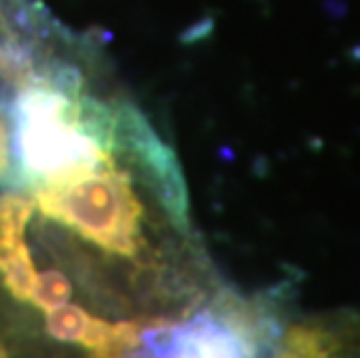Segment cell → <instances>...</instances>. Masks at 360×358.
<instances>
[{
    "instance_id": "cell-8",
    "label": "cell",
    "mask_w": 360,
    "mask_h": 358,
    "mask_svg": "<svg viewBox=\"0 0 360 358\" xmlns=\"http://www.w3.org/2000/svg\"><path fill=\"white\" fill-rule=\"evenodd\" d=\"M0 358H7V356H5V354H3V352H0Z\"/></svg>"
},
{
    "instance_id": "cell-6",
    "label": "cell",
    "mask_w": 360,
    "mask_h": 358,
    "mask_svg": "<svg viewBox=\"0 0 360 358\" xmlns=\"http://www.w3.org/2000/svg\"><path fill=\"white\" fill-rule=\"evenodd\" d=\"M33 200L19 193L0 198V281L14 298L30 302L35 263L26 242V226L33 217Z\"/></svg>"
},
{
    "instance_id": "cell-1",
    "label": "cell",
    "mask_w": 360,
    "mask_h": 358,
    "mask_svg": "<svg viewBox=\"0 0 360 358\" xmlns=\"http://www.w3.org/2000/svg\"><path fill=\"white\" fill-rule=\"evenodd\" d=\"M117 108L82 94L70 72L28 82L10 108L17 181L30 188L114 154Z\"/></svg>"
},
{
    "instance_id": "cell-2",
    "label": "cell",
    "mask_w": 360,
    "mask_h": 358,
    "mask_svg": "<svg viewBox=\"0 0 360 358\" xmlns=\"http://www.w3.org/2000/svg\"><path fill=\"white\" fill-rule=\"evenodd\" d=\"M112 156L33 186V205L107 254L140 258L147 249L144 205Z\"/></svg>"
},
{
    "instance_id": "cell-4",
    "label": "cell",
    "mask_w": 360,
    "mask_h": 358,
    "mask_svg": "<svg viewBox=\"0 0 360 358\" xmlns=\"http://www.w3.org/2000/svg\"><path fill=\"white\" fill-rule=\"evenodd\" d=\"M44 314L47 333L53 340L77 345L94 358H130L140 347L142 331L147 328L142 321H105L79 305L68 302Z\"/></svg>"
},
{
    "instance_id": "cell-7",
    "label": "cell",
    "mask_w": 360,
    "mask_h": 358,
    "mask_svg": "<svg viewBox=\"0 0 360 358\" xmlns=\"http://www.w3.org/2000/svg\"><path fill=\"white\" fill-rule=\"evenodd\" d=\"M72 295V286L70 279H68L60 270H42L35 275V284H33V298L30 302L35 307H40L44 312H49L53 307H60L70 300Z\"/></svg>"
},
{
    "instance_id": "cell-3",
    "label": "cell",
    "mask_w": 360,
    "mask_h": 358,
    "mask_svg": "<svg viewBox=\"0 0 360 358\" xmlns=\"http://www.w3.org/2000/svg\"><path fill=\"white\" fill-rule=\"evenodd\" d=\"M279 333L265 305L224 293L177 324L147 326L130 358H272Z\"/></svg>"
},
{
    "instance_id": "cell-5",
    "label": "cell",
    "mask_w": 360,
    "mask_h": 358,
    "mask_svg": "<svg viewBox=\"0 0 360 358\" xmlns=\"http://www.w3.org/2000/svg\"><path fill=\"white\" fill-rule=\"evenodd\" d=\"M272 358H360V314L335 312L290 324L279 333Z\"/></svg>"
}]
</instances>
